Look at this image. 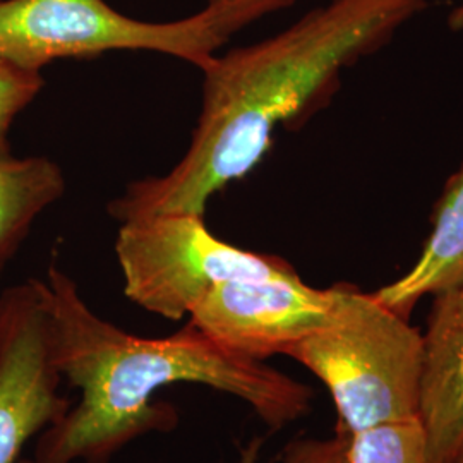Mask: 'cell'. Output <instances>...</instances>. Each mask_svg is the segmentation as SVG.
Instances as JSON below:
<instances>
[{
	"label": "cell",
	"mask_w": 463,
	"mask_h": 463,
	"mask_svg": "<svg viewBox=\"0 0 463 463\" xmlns=\"http://www.w3.org/2000/svg\"><path fill=\"white\" fill-rule=\"evenodd\" d=\"M424 338L419 417L432 463H449L463 443V279L434 294Z\"/></svg>",
	"instance_id": "ba28073f"
},
{
	"label": "cell",
	"mask_w": 463,
	"mask_h": 463,
	"mask_svg": "<svg viewBox=\"0 0 463 463\" xmlns=\"http://www.w3.org/2000/svg\"><path fill=\"white\" fill-rule=\"evenodd\" d=\"M55 359L47 281L0 296V463H17L26 443L71 409Z\"/></svg>",
	"instance_id": "8992f818"
},
{
	"label": "cell",
	"mask_w": 463,
	"mask_h": 463,
	"mask_svg": "<svg viewBox=\"0 0 463 463\" xmlns=\"http://www.w3.org/2000/svg\"><path fill=\"white\" fill-rule=\"evenodd\" d=\"M345 283L315 288L300 277L220 283L189 315V323L220 345L250 359L287 354L311 333L328 326Z\"/></svg>",
	"instance_id": "52a82bcc"
},
{
	"label": "cell",
	"mask_w": 463,
	"mask_h": 463,
	"mask_svg": "<svg viewBox=\"0 0 463 463\" xmlns=\"http://www.w3.org/2000/svg\"><path fill=\"white\" fill-rule=\"evenodd\" d=\"M116 254L128 298L172 321L191 315L220 283L298 275L279 256L220 241L198 213H162L122 222Z\"/></svg>",
	"instance_id": "5b68a950"
},
{
	"label": "cell",
	"mask_w": 463,
	"mask_h": 463,
	"mask_svg": "<svg viewBox=\"0 0 463 463\" xmlns=\"http://www.w3.org/2000/svg\"><path fill=\"white\" fill-rule=\"evenodd\" d=\"M348 434L336 430L331 438H298L269 463H348Z\"/></svg>",
	"instance_id": "4fadbf2b"
},
{
	"label": "cell",
	"mask_w": 463,
	"mask_h": 463,
	"mask_svg": "<svg viewBox=\"0 0 463 463\" xmlns=\"http://www.w3.org/2000/svg\"><path fill=\"white\" fill-rule=\"evenodd\" d=\"M254 21L239 4H206L194 16L149 23L124 16L105 0H0V62L42 72L61 59L149 50L203 69Z\"/></svg>",
	"instance_id": "277c9868"
},
{
	"label": "cell",
	"mask_w": 463,
	"mask_h": 463,
	"mask_svg": "<svg viewBox=\"0 0 463 463\" xmlns=\"http://www.w3.org/2000/svg\"><path fill=\"white\" fill-rule=\"evenodd\" d=\"M428 0H328L280 33L215 55L203 67V105L191 145L165 175L134 183L110 204L120 222L204 215L208 199L246 177L280 124L307 116L340 72L384 47Z\"/></svg>",
	"instance_id": "6da1fadb"
},
{
	"label": "cell",
	"mask_w": 463,
	"mask_h": 463,
	"mask_svg": "<svg viewBox=\"0 0 463 463\" xmlns=\"http://www.w3.org/2000/svg\"><path fill=\"white\" fill-rule=\"evenodd\" d=\"M66 193L61 166L45 156L0 153V275L34 220Z\"/></svg>",
	"instance_id": "30bf717a"
},
{
	"label": "cell",
	"mask_w": 463,
	"mask_h": 463,
	"mask_svg": "<svg viewBox=\"0 0 463 463\" xmlns=\"http://www.w3.org/2000/svg\"><path fill=\"white\" fill-rule=\"evenodd\" d=\"M463 279V165L449 177L434 208L432 229L414 266L373 296L403 317L417 302Z\"/></svg>",
	"instance_id": "9c48e42d"
},
{
	"label": "cell",
	"mask_w": 463,
	"mask_h": 463,
	"mask_svg": "<svg viewBox=\"0 0 463 463\" xmlns=\"http://www.w3.org/2000/svg\"><path fill=\"white\" fill-rule=\"evenodd\" d=\"M449 463H463V443L460 448L457 449V453L453 455V458L449 460Z\"/></svg>",
	"instance_id": "e0dca14e"
},
{
	"label": "cell",
	"mask_w": 463,
	"mask_h": 463,
	"mask_svg": "<svg viewBox=\"0 0 463 463\" xmlns=\"http://www.w3.org/2000/svg\"><path fill=\"white\" fill-rule=\"evenodd\" d=\"M328 388L345 434L419 417L424 338L407 317L345 283L328 326L287 350Z\"/></svg>",
	"instance_id": "3957f363"
},
{
	"label": "cell",
	"mask_w": 463,
	"mask_h": 463,
	"mask_svg": "<svg viewBox=\"0 0 463 463\" xmlns=\"http://www.w3.org/2000/svg\"><path fill=\"white\" fill-rule=\"evenodd\" d=\"M263 438H252L248 445L241 448L239 451V460L237 463H258L260 462V455H261V448H263ZM17 463H36L33 458H23Z\"/></svg>",
	"instance_id": "9a60e30c"
},
{
	"label": "cell",
	"mask_w": 463,
	"mask_h": 463,
	"mask_svg": "<svg viewBox=\"0 0 463 463\" xmlns=\"http://www.w3.org/2000/svg\"><path fill=\"white\" fill-rule=\"evenodd\" d=\"M296 0H206V4H239V5H246L250 11H254L258 17L277 13L280 9H287Z\"/></svg>",
	"instance_id": "5bb4252c"
},
{
	"label": "cell",
	"mask_w": 463,
	"mask_h": 463,
	"mask_svg": "<svg viewBox=\"0 0 463 463\" xmlns=\"http://www.w3.org/2000/svg\"><path fill=\"white\" fill-rule=\"evenodd\" d=\"M348 463H432L420 417L380 424L348 436Z\"/></svg>",
	"instance_id": "8fae6325"
},
{
	"label": "cell",
	"mask_w": 463,
	"mask_h": 463,
	"mask_svg": "<svg viewBox=\"0 0 463 463\" xmlns=\"http://www.w3.org/2000/svg\"><path fill=\"white\" fill-rule=\"evenodd\" d=\"M448 26L451 32H463V0L448 16Z\"/></svg>",
	"instance_id": "2e32d148"
},
{
	"label": "cell",
	"mask_w": 463,
	"mask_h": 463,
	"mask_svg": "<svg viewBox=\"0 0 463 463\" xmlns=\"http://www.w3.org/2000/svg\"><path fill=\"white\" fill-rule=\"evenodd\" d=\"M43 88L42 72H30L0 62V153L11 151L9 133L16 117Z\"/></svg>",
	"instance_id": "7c38bea8"
},
{
	"label": "cell",
	"mask_w": 463,
	"mask_h": 463,
	"mask_svg": "<svg viewBox=\"0 0 463 463\" xmlns=\"http://www.w3.org/2000/svg\"><path fill=\"white\" fill-rule=\"evenodd\" d=\"M47 287L57 365L81 398L40 434L36 463H109L139 436L172 430L174 407L153 395L177 383L239 398L271 430L313 409L311 386L220 345L191 323L166 338H141L95 315L57 266H50Z\"/></svg>",
	"instance_id": "7a4b0ae2"
}]
</instances>
